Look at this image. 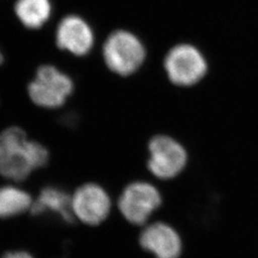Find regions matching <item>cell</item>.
<instances>
[{"label": "cell", "mask_w": 258, "mask_h": 258, "mask_svg": "<svg viewBox=\"0 0 258 258\" xmlns=\"http://www.w3.org/2000/svg\"><path fill=\"white\" fill-rule=\"evenodd\" d=\"M2 258H34L27 251L18 250V251H10L5 253Z\"/></svg>", "instance_id": "13"}, {"label": "cell", "mask_w": 258, "mask_h": 258, "mask_svg": "<svg viewBox=\"0 0 258 258\" xmlns=\"http://www.w3.org/2000/svg\"><path fill=\"white\" fill-rule=\"evenodd\" d=\"M30 212L36 216L52 212L67 223H72L75 220L72 197L63 190L52 186L45 187L40 191L37 199L33 202Z\"/></svg>", "instance_id": "10"}, {"label": "cell", "mask_w": 258, "mask_h": 258, "mask_svg": "<svg viewBox=\"0 0 258 258\" xmlns=\"http://www.w3.org/2000/svg\"><path fill=\"white\" fill-rule=\"evenodd\" d=\"M165 68L171 83L179 86H190L203 79L208 64L197 48L190 44H179L166 55Z\"/></svg>", "instance_id": "4"}, {"label": "cell", "mask_w": 258, "mask_h": 258, "mask_svg": "<svg viewBox=\"0 0 258 258\" xmlns=\"http://www.w3.org/2000/svg\"><path fill=\"white\" fill-rule=\"evenodd\" d=\"M103 57L112 72L120 76L135 73L146 58V49L142 41L127 31H116L106 39Z\"/></svg>", "instance_id": "2"}, {"label": "cell", "mask_w": 258, "mask_h": 258, "mask_svg": "<svg viewBox=\"0 0 258 258\" xmlns=\"http://www.w3.org/2000/svg\"><path fill=\"white\" fill-rule=\"evenodd\" d=\"M72 210L75 219L89 226H96L109 215L110 197L99 184H83L72 196Z\"/></svg>", "instance_id": "7"}, {"label": "cell", "mask_w": 258, "mask_h": 258, "mask_svg": "<svg viewBox=\"0 0 258 258\" xmlns=\"http://www.w3.org/2000/svg\"><path fill=\"white\" fill-rule=\"evenodd\" d=\"M3 62V55L1 54V52H0V64Z\"/></svg>", "instance_id": "14"}, {"label": "cell", "mask_w": 258, "mask_h": 258, "mask_svg": "<svg viewBox=\"0 0 258 258\" xmlns=\"http://www.w3.org/2000/svg\"><path fill=\"white\" fill-rule=\"evenodd\" d=\"M15 10L24 26L38 29L50 18L52 7L49 0H18Z\"/></svg>", "instance_id": "11"}, {"label": "cell", "mask_w": 258, "mask_h": 258, "mask_svg": "<svg viewBox=\"0 0 258 258\" xmlns=\"http://www.w3.org/2000/svg\"><path fill=\"white\" fill-rule=\"evenodd\" d=\"M148 166L153 175L168 180L180 174L187 162L183 146L168 136H156L149 143Z\"/></svg>", "instance_id": "6"}, {"label": "cell", "mask_w": 258, "mask_h": 258, "mask_svg": "<svg viewBox=\"0 0 258 258\" xmlns=\"http://www.w3.org/2000/svg\"><path fill=\"white\" fill-rule=\"evenodd\" d=\"M56 44L74 55H86L94 44L92 29L80 17L68 16L57 27Z\"/></svg>", "instance_id": "9"}, {"label": "cell", "mask_w": 258, "mask_h": 258, "mask_svg": "<svg viewBox=\"0 0 258 258\" xmlns=\"http://www.w3.org/2000/svg\"><path fill=\"white\" fill-rule=\"evenodd\" d=\"M33 198L16 186L0 187V218H10L31 210Z\"/></svg>", "instance_id": "12"}, {"label": "cell", "mask_w": 258, "mask_h": 258, "mask_svg": "<svg viewBox=\"0 0 258 258\" xmlns=\"http://www.w3.org/2000/svg\"><path fill=\"white\" fill-rule=\"evenodd\" d=\"M73 88V82L67 75L54 66L44 65L38 68L35 80L28 86V92L38 106L56 108L64 103Z\"/></svg>", "instance_id": "3"}, {"label": "cell", "mask_w": 258, "mask_h": 258, "mask_svg": "<svg viewBox=\"0 0 258 258\" xmlns=\"http://www.w3.org/2000/svg\"><path fill=\"white\" fill-rule=\"evenodd\" d=\"M161 204L162 196L154 185L147 182H134L120 194L118 207L127 221L142 226L147 224Z\"/></svg>", "instance_id": "5"}, {"label": "cell", "mask_w": 258, "mask_h": 258, "mask_svg": "<svg viewBox=\"0 0 258 258\" xmlns=\"http://www.w3.org/2000/svg\"><path fill=\"white\" fill-rule=\"evenodd\" d=\"M49 153L37 142L28 140L19 127L0 133V175L14 182H22L34 170L47 165Z\"/></svg>", "instance_id": "1"}, {"label": "cell", "mask_w": 258, "mask_h": 258, "mask_svg": "<svg viewBox=\"0 0 258 258\" xmlns=\"http://www.w3.org/2000/svg\"><path fill=\"white\" fill-rule=\"evenodd\" d=\"M140 244L156 258H179L182 251L178 232L162 222L148 225L141 232Z\"/></svg>", "instance_id": "8"}]
</instances>
